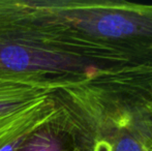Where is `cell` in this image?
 <instances>
[{
	"instance_id": "5",
	"label": "cell",
	"mask_w": 152,
	"mask_h": 151,
	"mask_svg": "<svg viewBox=\"0 0 152 151\" xmlns=\"http://www.w3.org/2000/svg\"><path fill=\"white\" fill-rule=\"evenodd\" d=\"M17 151H81V149L57 107L56 114L32 131Z\"/></svg>"
},
{
	"instance_id": "1",
	"label": "cell",
	"mask_w": 152,
	"mask_h": 151,
	"mask_svg": "<svg viewBox=\"0 0 152 151\" xmlns=\"http://www.w3.org/2000/svg\"><path fill=\"white\" fill-rule=\"evenodd\" d=\"M0 20L84 56L152 59V4L116 0L0 1Z\"/></svg>"
},
{
	"instance_id": "6",
	"label": "cell",
	"mask_w": 152,
	"mask_h": 151,
	"mask_svg": "<svg viewBox=\"0 0 152 151\" xmlns=\"http://www.w3.org/2000/svg\"><path fill=\"white\" fill-rule=\"evenodd\" d=\"M57 112L52 94L42 101L24 120L0 135V151H17L32 131L50 120Z\"/></svg>"
},
{
	"instance_id": "2",
	"label": "cell",
	"mask_w": 152,
	"mask_h": 151,
	"mask_svg": "<svg viewBox=\"0 0 152 151\" xmlns=\"http://www.w3.org/2000/svg\"><path fill=\"white\" fill-rule=\"evenodd\" d=\"M52 96L81 151L152 149V69L93 76Z\"/></svg>"
},
{
	"instance_id": "3",
	"label": "cell",
	"mask_w": 152,
	"mask_h": 151,
	"mask_svg": "<svg viewBox=\"0 0 152 151\" xmlns=\"http://www.w3.org/2000/svg\"><path fill=\"white\" fill-rule=\"evenodd\" d=\"M151 69L152 61L84 56L0 26V74L44 79L63 86L102 74Z\"/></svg>"
},
{
	"instance_id": "7",
	"label": "cell",
	"mask_w": 152,
	"mask_h": 151,
	"mask_svg": "<svg viewBox=\"0 0 152 151\" xmlns=\"http://www.w3.org/2000/svg\"><path fill=\"white\" fill-rule=\"evenodd\" d=\"M150 151H152V149H151V150H150Z\"/></svg>"
},
{
	"instance_id": "4",
	"label": "cell",
	"mask_w": 152,
	"mask_h": 151,
	"mask_svg": "<svg viewBox=\"0 0 152 151\" xmlns=\"http://www.w3.org/2000/svg\"><path fill=\"white\" fill-rule=\"evenodd\" d=\"M58 87L60 85L44 79L0 74V116L25 109Z\"/></svg>"
}]
</instances>
